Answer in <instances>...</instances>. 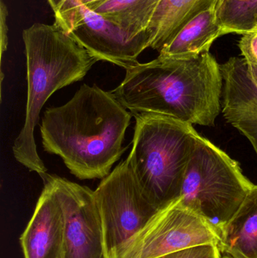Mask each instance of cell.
<instances>
[{
	"mask_svg": "<svg viewBox=\"0 0 257 258\" xmlns=\"http://www.w3.org/2000/svg\"><path fill=\"white\" fill-rule=\"evenodd\" d=\"M218 0H161L146 28L149 48L159 51L190 20Z\"/></svg>",
	"mask_w": 257,
	"mask_h": 258,
	"instance_id": "14",
	"label": "cell"
},
{
	"mask_svg": "<svg viewBox=\"0 0 257 258\" xmlns=\"http://www.w3.org/2000/svg\"><path fill=\"white\" fill-rule=\"evenodd\" d=\"M243 35L238 45L249 74L257 85V29Z\"/></svg>",
	"mask_w": 257,
	"mask_h": 258,
	"instance_id": "18",
	"label": "cell"
},
{
	"mask_svg": "<svg viewBox=\"0 0 257 258\" xmlns=\"http://www.w3.org/2000/svg\"><path fill=\"white\" fill-rule=\"evenodd\" d=\"M219 248L234 258H257V185L223 227Z\"/></svg>",
	"mask_w": 257,
	"mask_h": 258,
	"instance_id": "13",
	"label": "cell"
},
{
	"mask_svg": "<svg viewBox=\"0 0 257 258\" xmlns=\"http://www.w3.org/2000/svg\"><path fill=\"white\" fill-rule=\"evenodd\" d=\"M104 234V258H122L133 239L160 212L140 190L128 161L95 190Z\"/></svg>",
	"mask_w": 257,
	"mask_h": 258,
	"instance_id": "6",
	"label": "cell"
},
{
	"mask_svg": "<svg viewBox=\"0 0 257 258\" xmlns=\"http://www.w3.org/2000/svg\"><path fill=\"white\" fill-rule=\"evenodd\" d=\"M219 245H205L186 248L156 258H222Z\"/></svg>",
	"mask_w": 257,
	"mask_h": 258,
	"instance_id": "19",
	"label": "cell"
},
{
	"mask_svg": "<svg viewBox=\"0 0 257 258\" xmlns=\"http://www.w3.org/2000/svg\"><path fill=\"white\" fill-rule=\"evenodd\" d=\"M69 33L98 60L125 70L137 64L140 54L149 48V36L146 31L133 37L84 6Z\"/></svg>",
	"mask_w": 257,
	"mask_h": 258,
	"instance_id": "9",
	"label": "cell"
},
{
	"mask_svg": "<svg viewBox=\"0 0 257 258\" xmlns=\"http://www.w3.org/2000/svg\"><path fill=\"white\" fill-rule=\"evenodd\" d=\"M52 186L64 219L62 258H104V234L95 191L54 174L42 177Z\"/></svg>",
	"mask_w": 257,
	"mask_h": 258,
	"instance_id": "8",
	"label": "cell"
},
{
	"mask_svg": "<svg viewBox=\"0 0 257 258\" xmlns=\"http://www.w3.org/2000/svg\"><path fill=\"white\" fill-rule=\"evenodd\" d=\"M217 15L226 34L253 31L257 20V0H220Z\"/></svg>",
	"mask_w": 257,
	"mask_h": 258,
	"instance_id": "16",
	"label": "cell"
},
{
	"mask_svg": "<svg viewBox=\"0 0 257 258\" xmlns=\"http://www.w3.org/2000/svg\"><path fill=\"white\" fill-rule=\"evenodd\" d=\"M23 40L27 57V108L12 152L21 165L43 177L47 168L34 138L41 110L56 91L84 78L98 60L55 22L33 24L23 31Z\"/></svg>",
	"mask_w": 257,
	"mask_h": 258,
	"instance_id": "3",
	"label": "cell"
},
{
	"mask_svg": "<svg viewBox=\"0 0 257 258\" xmlns=\"http://www.w3.org/2000/svg\"><path fill=\"white\" fill-rule=\"evenodd\" d=\"M55 17V23L69 33L81 11L78 0H48Z\"/></svg>",
	"mask_w": 257,
	"mask_h": 258,
	"instance_id": "17",
	"label": "cell"
},
{
	"mask_svg": "<svg viewBox=\"0 0 257 258\" xmlns=\"http://www.w3.org/2000/svg\"><path fill=\"white\" fill-rule=\"evenodd\" d=\"M254 186L243 174L236 161L199 135L179 200L205 218L220 236Z\"/></svg>",
	"mask_w": 257,
	"mask_h": 258,
	"instance_id": "5",
	"label": "cell"
},
{
	"mask_svg": "<svg viewBox=\"0 0 257 258\" xmlns=\"http://www.w3.org/2000/svg\"><path fill=\"white\" fill-rule=\"evenodd\" d=\"M161 0H103L89 8L137 37L146 31Z\"/></svg>",
	"mask_w": 257,
	"mask_h": 258,
	"instance_id": "15",
	"label": "cell"
},
{
	"mask_svg": "<svg viewBox=\"0 0 257 258\" xmlns=\"http://www.w3.org/2000/svg\"><path fill=\"white\" fill-rule=\"evenodd\" d=\"M220 66L225 119L249 140L257 154V85L244 58L232 57Z\"/></svg>",
	"mask_w": 257,
	"mask_h": 258,
	"instance_id": "10",
	"label": "cell"
},
{
	"mask_svg": "<svg viewBox=\"0 0 257 258\" xmlns=\"http://www.w3.org/2000/svg\"><path fill=\"white\" fill-rule=\"evenodd\" d=\"M222 258H234L233 257H231V256L227 255V254H226V255L223 256V257Z\"/></svg>",
	"mask_w": 257,
	"mask_h": 258,
	"instance_id": "22",
	"label": "cell"
},
{
	"mask_svg": "<svg viewBox=\"0 0 257 258\" xmlns=\"http://www.w3.org/2000/svg\"><path fill=\"white\" fill-rule=\"evenodd\" d=\"M136 119L127 161L144 197L158 210L179 200L199 134L191 124L158 115Z\"/></svg>",
	"mask_w": 257,
	"mask_h": 258,
	"instance_id": "4",
	"label": "cell"
},
{
	"mask_svg": "<svg viewBox=\"0 0 257 258\" xmlns=\"http://www.w3.org/2000/svg\"><path fill=\"white\" fill-rule=\"evenodd\" d=\"M131 116L111 92L82 85L66 104L44 113V150L60 156L80 180L104 179L125 152Z\"/></svg>",
	"mask_w": 257,
	"mask_h": 258,
	"instance_id": "1",
	"label": "cell"
},
{
	"mask_svg": "<svg viewBox=\"0 0 257 258\" xmlns=\"http://www.w3.org/2000/svg\"><path fill=\"white\" fill-rule=\"evenodd\" d=\"M101 1H103V0H78V2L82 6H86L87 8H89L90 6H93V5L100 3Z\"/></svg>",
	"mask_w": 257,
	"mask_h": 258,
	"instance_id": "21",
	"label": "cell"
},
{
	"mask_svg": "<svg viewBox=\"0 0 257 258\" xmlns=\"http://www.w3.org/2000/svg\"><path fill=\"white\" fill-rule=\"evenodd\" d=\"M226 34L219 23L217 5L196 15L184 26L158 52V57L190 60L209 52L214 41Z\"/></svg>",
	"mask_w": 257,
	"mask_h": 258,
	"instance_id": "12",
	"label": "cell"
},
{
	"mask_svg": "<svg viewBox=\"0 0 257 258\" xmlns=\"http://www.w3.org/2000/svg\"><path fill=\"white\" fill-rule=\"evenodd\" d=\"M256 29H257V20H256V24H255L254 30H256Z\"/></svg>",
	"mask_w": 257,
	"mask_h": 258,
	"instance_id": "23",
	"label": "cell"
},
{
	"mask_svg": "<svg viewBox=\"0 0 257 258\" xmlns=\"http://www.w3.org/2000/svg\"><path fill=\"white\" fill-rule=\"evenodd\" d=\"M219 243L220 236L214 227L178 200L155 215L133 239L122 258H156L186 248Z\"/></svg>",
	"mask_w": 257,
	"mask_h": 258,
	"instance_id": "7",
	"label": "cell"
},
{
	"mask_svg": "<svg viewBox=\"0 0 257 258\" xmlns=\"http://www.w3.org/2000/svg\"><path fill=\"white\" fill-rule=\"evenodd\" d=\"M44 188L31 219L20 238L24 258H62L64 219L61 206L49 182Z\"/></svg>",
	"mask_w": 257,
	"mask_h": 258,
	"instance_id": "11",
	"label": "cell"
},
{
	"mask_svg": "<svg viewBox=\"0 0 257 258\" xmlns=\"http://www.w3.org/2000/svg\"><path fill=\"white\" fill-rule=\"evenodd\" d=\"M125 71L123 81L111 92L134 116L158 115L214 125L223 80L220 64L209 52L190 60L158 57Z\"/></svg>",
	"mask_w": 257,
	"mask_h": 258,
	"instance_id": "2",
	"label": "cell"
},
{
	"mask_svg": "<svg viewBox=\"0 0 257 258\" xmlns=\"http://www.w3.org/2000/svg\"><path fill=\"white\" fill-rule=\"evenodd\" d=\"M218 1H220V0H218Z\"/></svg>",
	"mask_w": 257,
	"mask_h": 258,
	"instance_id": "24",
	"label": "cell"
},
{
	"mask_svg": "<svg viewBox=\"0 0 257 258\" xmlns=\"http://www.w3.org/2000/svg\"><path fill=\"white\" fill-rule=\"evenodd\" d=\"M8 9L4 1L0 3V41H1V57L3 58L8 47Z\"/></svg>",
	"mask_w": 257,
	"mask_h": 258,
	"instance_id": "20",
	"label": "cell"
}]
</instances>
